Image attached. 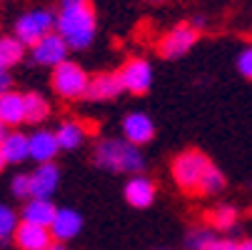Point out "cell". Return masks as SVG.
Wrapping results in <instances>:
<instances>
[{
  "mask_svg": "<svg viewBox=\"0 0 252 250\" xmlns=\"http://www.w3.org/2000/svg\"><path fill=\"white\" fill-rule=\"evenodd\" d=\"M55 33L73 50L93 45L97 23L90 0H60V13L55 15Z\"/></svg>",
  "mask_w": 252,
  "mask_h": 250,
  "instance_id": "6da1fadb",
  "label": "cell"
},
{
  "mask_svg": "<svg viewBox=\"0 0 252 250\" xmlns=\"http://www.w3.org/2000/svg\"><path fill=\"white\" fill-rule=\"evenodd\" d=\"M95 163L110 173H130L137 175L145 168V158L140 153V145H132L125 138H105L95 145Z\"/></svg>",
  "mask_w": 252,
  "mask_h": 250,
  "instance_id": "7a4b0ae2",
  "label": "cell"
},
{
  "mask_svg": "<svg viewBox=\"0 0 252 250\" xmlns=\"http://www.w3.org/2000/svg\"><path fill=\"white\" fill-rule=\"evenodd\" d=\"M210 158L200 150H185L172 160V180L185 193H197L205 170L210 168Z\"/></svg>",
  "mask_w": 252,
  "mask_h": 250,
  "instance_id": "3957f363",
  "label": "cell"
},
{
  "mask_svg": "<svg viewBox=\"0 0 252 250\" xmlns=\"http://www.w3.org/2000/svg\"><path fill=\"white\" fill-rule=\"evenodd\" d=\"M88 85H90V75L85 73L78 63L63 60L60 65L53 68V90H55L60 98H65V100L85 98Z\"/></svg>",
  "mask_w": 252,
  "mask_h": 250,
  "instance_id": "277c9868",
  "label": "cell"
},
{
  "mask_svg": "<svg viewBox=\"0 0 252 250\" xmlns=\"http://www.w3.org/2000/svg\"><path fill=\"white\" fill-rule=\"evenodd\" d=\"M53 28H55V15L45 8H35V10L23 13L15 20V38L23 40L28 48H32L48 33H53Z\"/></svg>",
  "mask_w": 252,
  "mask_h": 250,
  "instance_id": "5b68a950",
  "label": "cell"
},
{
  "mask_svg": "<svg viewBox=\"0 0 252 250\" xmlns=\"http://www.w3.org/2000/svg\"><path fill=\"white\" fill-rule=\"evenodd\" d=\"M195 43H197V28H192L188 23H180L160 38L158 50H160L162 58L175 60V58H183L185 53H190Z\"/></svg>",
  "mask_w": 252,
  "mask_h": 250,
  "instance_id": "8992f818",
  "label": "cell"
},
{
  "mask_svg": "<svg viewBox=\"0 0 252 250\" xmlns=\"http://www.w3.org/2000/svg\"><path fill=\"white\" fill-rule=\"evenodd\" d=\"M118 75L123 80V90H127L132 95H142L153 85V65L142 58H132L123 65V70Z\"/></svg>",
  "mask_w": 252,
  "mask_h": 250,
  "instance_id": "52a82bcc",
  "label": "cell"
},
{
  "mask_svg": "<svg viewBox=\"0 0 252 250\" xmlns=\"http://www.w3.org/2000/svg\"><path fill=\"white\" fill-rule=\"evenodd\" d=\"M32 60L38 63V65H45V68H55V65H60L63 60H67V43L60 38V35L53 30V33H48L43 40H38L32 48Z\"/></svg>",
  "mask_w": 252,
  "mask_h": 250,
  "instance_id": "ba28073f",
  "label": "cell"
},
{
  "mask_svg": "<svg viewBox=\"0 0 252 250\" xmlns=\"http://www.w3.org/2000/svg\"><path fill=\"white\" fill-rule=\"evenodd\" d=\"M123 138L132 145H145L155 138V123L148 113H127L123 120Z\"/></svg>",
  "mask_w": 252,
  "mask_h": 250,
  "instance_id": "9c48e42d",
  "label": "cell"
},
{
  "mask_svg": "<svg viewBox=\"0 0 252 250\" xmlns=\"http://www.w3.org/2000/svg\"><path fill=\"white\" fill-rule=\"evenodd\" d=\"M15 245L20 250H48V245L55 240L50 228H43V225H32V223H23L18 225L15 235H13Z\"/></svg>",
  "mask_w": 252,
  "mask_h": 250,
  "instance_id": "30bf717a",
  "label": "cell"
},
{
  "mask_svg": "<svg viewBox=\"0 0 252 250\" xmlns=\"http://www.w3.org/2000/svg\"><path fill=\"white\" fill-rule=\"evenodd\" d=\"M58 180H60V170L55 163H38V168L30 173L32 198H53V193L58 190Z\"/></svg>",
  "mask_w": 252,
  "mask_h": 250,
  "instance_id": "8fae6325",
  "label": "cell"
},
{
  "mask_svg": "<svg viewBox=\"0 0 252 250\" xmlns=\"http://www.w3.org/2000/svg\"><path fill=\"white\" fill-rule=\"evenodd\" d=\"M80 230H83V215H80L78 210H73V208H60V210L55 213L53 223H50L53 238H55V240H63V243L78 238Z\"/></svg>",
  "mask_w": 252,
  "mask_h": 250,
  "instance_id": "7c38bea8",
  "label": "cell"
},
{
  "mask_svg": "<svg viewBox=\"0 0 252 250\" xmlns=\"http://www.w3.org/2000/svg\"><path fill=\"white\" fill-rule=\"evenodd\" d=\"M123 93V80L118 73H100L95 78H90L88 93L85 98L93 103H102V100H113Z\"/></svg>",
  "mask_w": 252,
  "mask_h": 250,
  "instance_id": "4fadbf2b",
  "label": "cell"
},
{
  "mask_svg": "<svg viewBox=\"0 0 252 250\" xmlns=\"http://www.w3.org/2000/svg\"><path fill=\"white\" fill-rule=\"evenodd\" d=\"M30 138V158L35 163H53L60 153V143L53 130H35Z\"/></svg>",
  "mask_w": 252,
  "mask_h": 250,
  "instance_id": "5bb4252c",
  "label": "cell"
},
{
  "mask_svg": "<svg viewBox=\"0 0 252 250\" xmlns=\"http://www.w3.org/2000/svg\"><path fill=\"white\" fill-rule=\"evenodd\" d=\"M155 183L145 175H132L125 185V200L132 208H150L155 200Z\"/></svg>",
  "mask_w": 252,
  "mask_h": 250,
  "instance_id": "9a60e30c",
  "label": "cell"
},
{
  "mask_svg": "<svg viewBox=\"0 0 252 250\" xmlns=\"http://www.w3.org/2000/svg\"><path fill=\"white\" fill-rule=\"evenodd\" d=\"M55 213H58V208L53 205L50 198H30V200H25V205H23L20 218H23V223H32V225L50 228Z\"/></svg>",
  "mask_w": 252,
  "mask_h": 250,
  "instance_id": "2e32d148",
  "label": "cell"
},
{
  "mask_svg": "<svg viewBox=\"0 0 252 250\" xmlns=\"http://www.w3.org/2000/svg\"><path fill=\"white\" fill-rule=\"evenodd\" d=\"M0 150H3V158L8 165H18V163H25L30 158V138L25 133H18V130H10L5 135V140L0 143Z\"/></svg>",
  "mask_w": 252,
  "mask_h": 250,
  "instance_id": "e0dca14e",
  "label": "cell"
},
{
  "mask_svg": "<svg viewBox=\"0 0 252 250\" xmlns=\"http://www.w3.org/2000/svg\"><path fill=\"white\" fill-rule=\"evenodd\" d=\"M0 120L8 128H15L20 123H25V95L8 90L0 95Z\"/></svg>",
  "mask_w": 252,
  "mask_h": 250,
  "instance_id": "ac0fdd59",
  "label": "cell"
},
{
  "mask_svg": "<svg viewBox=\"0 0 252 250\" xmlns=\"http://www.w3.org/2000/svg\"><path fill=\"white\" fill-rule=\"evenodd\" d=\"M55 138L60 143V150H78L88 140V128L80 120H65L58 125Z\"/></svg>",
  "mask_w": 252,
  "mask_h": 250,
  "instance_id": "d6986e66",
  "label": "cell"
},
{
  "mask_svg": "<svg viewBox=\"0 0 252 250\" xmlns=\"http://www.w3.org/2000/svg\"><path fill=\"white\" fill-rule=\"evenodd\" d=\"M25 43L18 40L15 35H0V65L3 68H15L25 58Z\"/></svg>",
  "mask_w": 252,
  "mask_h": 250,
  "instance_id": "ffe728a7",
  "label": "cell"
},
{
  "mask_svg": "<svg viewBox=\"0 0 252 250\" xmlns=\"http://www.w3.org/2000/svg\"><path fill=\"white\" fill-rule=\"evenodd\" d=\"M50 115V103L40 93H25V123L38 125Z\"/></svg>",
  "mask_w": 252,
  "mask_h": 250,
  "instance_id": "44dd1931",
  "label": "cell"
},
{
  "mask_svg": "<svg viewBox=\"0 0 252 250\" xmlns=\"http://www.w3.org/2000/svg\"><path fill=\"white\" fill-rule=\"evenodd\" d=\"M207 220L215 230H230L237 223V208L232 205H218L207 213Z\"/></svg>",
  "mask_w": 252,
  "mask_h": 250,
  "instance_id": "7402d4cb",
  "label": "cell"
},
{
  "mask_svg": "<svg viewBox=\"0 0 252 250\" xmlns=\"http://www.w3.org/2000/svg\"><path fill=\"white\" fill-rule=\"evenodd\" d=\"M222 188H225V175H222V170L215 168V165H210V168L205 170V175H202V180H200L197 193H202V195H218V193H222Z\"/></svg>",
  "mask_w": 252,
  "mask_h": 250,
  "instance_id": "603a6c76",
  "label": "cell"
},
{
  "mask_svg": "<svg viewBox=\"0 0 252 250\" xmlns=\"http://www.w3.org/2000/svg\"><path fill=\"white\" fill-rule=\"evenodd\" d=\"M18 225H20V220L15 215V210L8 208V205H0V240L13 238L15 230H18Z\"/></svg>",
  "mask_w": 252,
  "mask_h": 250,
  "instance_id": "cb8c5ba5",
  "label": "cell"
},
{
  "mask_svg": "<svg viewBox=\"0 0 252 250\" xmlns=\"http://www.w3.org/2000/svg\"><path fill=\"white\" fill-rule=\"evenodd\" d=\"M212 240H215V235H212L210 228H192L185 235V248L188 250H205Z\"/></svg>",
  "mask_w": 252,
  "mask_h": 250,
  "instance_id": "d4e9b609",
  "label": "cell"
},
{
  "mask_svg": "<svg viewBox=\"0 0 252 250\" xmlns=\"http://www.w3.org/2000/svg\"><path fill=\"white\" fill-rule=\"evenodd\" d=\"M10 190L15 198L20 200H30L32 198V190H30V173H20L13 178V183H10Z\"/></svg>",
  "mask_w": 252,
  "mask_h": 250,
  "instance_id": "484cf974",
  "label": "cell"
},
{
  "mask_svg": "<svg viewBox=\"0 0 252 250\" xmlns=\"http://www.w3.org/2000/svg\"><path fill=\"white\" fill-rule=\"evenodd\" d=\"M237 70H240L245 78L252 80V45H247V48L237 55Z\"/></svg>",
  "mask_w": 252,
  "mask_h": 250,
  "instance_id": "4316f807",
  "label": "cell"
},
{
  "mask_svg": "<svg viewBox=\"0 0 252 250\" xmlns=\"http://www.w3.org/2000/svg\"><path fill=\"white\" fill-rule=\"evenodd\" d=\"M8 90H13V73H10V68L0 65V95Z\"/></svg>",
  "mask_w": 252,
  "mask_h": 250,
  "instance_id": "83f0119b",
  "label": "cell"
},
{
  "mask_svg": "<svg viewBox=\"0 0 252 250\" xmlns=\"http://www.w3.org/2000/svg\"><path fill=\"white\" fill-rule=\"evenodd\" d=\"M235 245H237L235 240H227V238H215L205 250H235Z\"/></svg>",
  "mask_w": 252,
  "mask_h": 250,
  "instance_id": "f1b7e54d",
  "label": "cell"
},
{
  "mask_svg": "<svg viewBox=\"0 0 252 250\" xmlns=\"http://www.w3.org/2000/svg\"><path fill=\"white\" fill-rule=\"evenodd\" d=\"M48 250H67V245H65L63 240H53V243L48 245Z\"/></svg>",
  "mask_w": 252,
  "mask_h": 250,
  "instance_id": "f546056e",
  "label": "cell"
},
{
  "mask_svg": "<svg viewBox=\"0 0 252 250\" xmlns=\"http://www.w3.org/2000/svg\"><path fill=\"white\" fill-rule=\"evenodd\" d=\"M235 250H252V240H240L235 245Z\"/></svg>",
  "mask_w": 252,
  "mask_h": 250,
  "instance_id": "4dcf8cb0",
  "label": "cell"
},
{
  "mask_svg": "<svg viewBox=\"0 0 252 250\" xmlns=\"http://www.w3.org/2000/svg\"><path fill=\"white\" fill-rule=\"evenodd\" d=\"M8 133H10V128H8V125H5L3 120H0V143L5 140V135H8Z\"/></svg>",
  "mask_w": 252,
  "mask_h": 250,
  "instance_id": "1f68e13d",
  "label": "cell"
},
{
  "mask_svg": "<svg viewBox=\"0 0 252 250\" xmlns=\"http://www.w3.org/2000/svg\"><path fill=\"white\" fill-rule=\"evenodd\" d=\"M5 165H8V163H5V158H3V150H0V170H3Z\"/></svg>",
  "mask_w": 252,
  "mask_h": 250,
  "instance_id": "d6a6232c",
  "label": "cell"
},
{
  "mask_svg": "<svg viewBox=\"0 0 252 250\" xmlns=\"http://www.w3.org/2000/svg\"><path fill=\"white\" fill-rule=\"evenodd\" d=\"M148 3H160V0H148Z\"/></svg>",
  "mask_w": 252,
  "mask_h": 250,
  "instance_id": "836d02e7",
  "label": "cell"
},
{
  "mask_svg": "<svg viewBox=\"0 0 252 250\" xmlns=\"http://www.w3.org/2000/svg\"><path fill=\"white\" fill-rule=\"evenodd\" d=\"M0 3H3V0H0Z\"/></svg>",
  "mask_w": 252,
  "mask_h": 250,
  "instance_id": "e575fe53",
  "label": "cell"
},
{
  "mask_svg": "<svg viewBox=\"0 0 252 250\" xmlns=\"http://www.w3.org/2000/svg\"><path fill=\"white\" fill-rule=\"evenodd\" d=\"M250 213H252V210H250Z\"/></svg>",
  "mask_w": 252,
  "mask_h": 250,
  "instance_id": "d590c367",
  "label": "cell"
}]
</instances>
